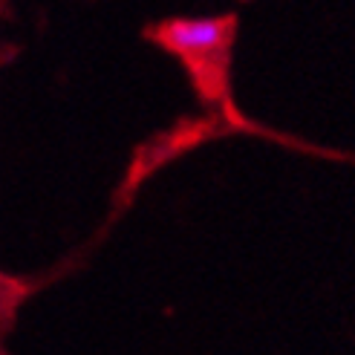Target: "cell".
I'll list each match as a JSON object with an SVG mask.
<instances>
[{"instance_id": "cell-1", "label": "cell", "mask_w": 355, "mask_h": 355, "mask_svg": "<svg viewBox=\"0 0 355 355\" xmlns=\"http://www.w3.org/2000/svg\"><path fill=\"white\" fill-rule=\"evenodd\" d=\"M153 38H159L188 64L205 98H217L225 93V58L234 38V17L168 21L153 32Z\"/></svg>"}]
</instances>
